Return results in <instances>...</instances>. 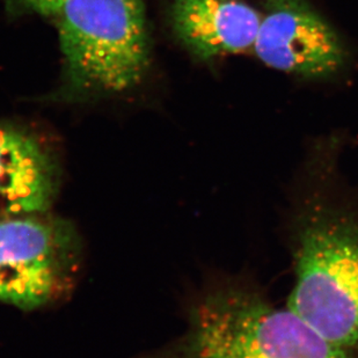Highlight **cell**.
Wrapping results in <instances>:
<instances>
[{
  "label": "cell",
  "mask_w": 358,
  "mask_h": 358,
  "mask_svg": "<svg viewBox=\"0 0 358 358\" xmlns=\"http://www.w3.org/2000/svg\"><path fill=\"white\" fill-rule=\"evenodd\" d=\"M55 19L73 87L119 93L144 78L150 63L144 0H63Z\"/></svg>",
  "instance_id": "obj_3"
},
{
  "label": "cell",
  "mask_w": 358,
  "mask_h": 358,
  "mask_svg": "<svg viewBox=\"0 0 358 358\" xmlns=\"http://www.w3.org/2000/svg\"><path fill=\"white\" fill-rule=\"evenodd\" d=\"M294 283L287 308L328 341L358 354V199L311 187L290 220Z\"/></svg>",
  "instance_id": "obj_1"
},
{
  "label": "cell",
  "mask_w": 358,
  "mask_h": 358,
  "mask_svg": "<svg viewBox=\"0 0 358 358\" xmlns=\"http://www.w3.org/2000/svg\"><path fill=\"white\" fill-rule=\"evenodd\" d=\"M169 358H358L245 278L217 285L190 312Z\"/></svg>",
  "instance_id": "obj_2"
},
{
  "label": "cell",
  "mask_w": 358,
  "mask_h": 358,
  "mask_svg": "<svg viewBox=\"0 0 358 358\" xmlns=\"http://www.w3.org/2000/svg\"><path fill=\"white\" fill-rule=\"evenodd\" d=\"M12 1L27 10L48 17H56L63 3V0H12Z\"/></svg>",
  "instance_id": "obj_8"
},
{
  "label": "cell",
  "mask_w": 358,
  "mask_h": 358,
  "mask_svg": "<svg viewBox=\"0 0 358 358\" xmlns=\"http://www.w3.org/2000/svg\"><path fill=\"white\" fill-rule=\"evenodd\" d=\"M254 51L269 68L326 78L345 62L343 44L305 0H267Z\"/></svg>",
  "instance_id": "obj_5"
},
{
  "label": "cell",
  "mask_w": 358,
  "mask_h": 358,
  "mask_svg": "<svg viewBox=\"0 0 358 358\" xmlns=\"http://www.w3.org/2000/svg\"><path fill=\"white\" fill-rule=\"evenodd\" d=\"M76 257L73 231L58 220L0 222V301L33 310L64 290Z\"/></svg>",
  "instance_id": "obj_4"
},
{
  "label": "cell",
  "mask_w": 358,
  "mask_h": 358,
  "mask_svg": "<svg viewBox=\"0 0 358 358\" xmlns=\"http://www.w3.org/2000/svg\"><path fill=\"white\" fill-rule=\"evenodd\" d=\"M176 36L202 59L254 48L262 14L243 0H174Z\"/></svg>",
  "instance_id": "obj_6"
},
{
  "label": "cell",
  "mask_w": 358,
  "mask_h": 358,
  "mask_svg": "<svg viewBox=\"0 0 358 358\" xmlns=\"http://www.w3.org/2000/svg\"><path fill=\"white\" fill-rule=\"evenodd\" d=\"M56 166L31 136L0 127V216L44 213L54 201Z\"/></svg>",
  "instance_id": "obj_7"
}]
</instances>
